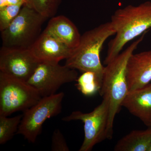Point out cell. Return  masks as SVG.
Returning <instances> with one entry per match:
<instances>
[{"label":"cell","instance_id":"6da1fadb","mask_svg":"<svg viewBox=\"0 0 151 151\" xmlns=\"http://www.w3.org/2000/svg\"><path fill=\"white\" fill-rule=\"evenodd\" d=\"M111 22L116 33L108 43L104 61L106 65L121 53L127 44L151 28V1L118 9L112 15Z\"/></svg>","mask_w":151,"mask_h":151},{"label":"cell","instance_id":"7a4b0ae2","mask_svg":"<svg viewBox=\"0 0 151 151\" xmlns=\"http://www.w3.org/2000/svg\"><path fill=\"white\" fill-rule=\"evenodd\" d=\"M145 33L132 42L105 67L100 93L101 96L108 98L109 103L106 134L108 139L113 138L115 117L120 111L122 103L129 92L127 78V63L143 40Z\"/></svg>","mask_w":151,"mask_h":151},{"label":"cell","instance_id":"3957f363","mask_svg":"<svg viewBox=\"0 0 151 151\" xmlns=\"http://www.w3.org/2000/svg\"><path fill=\"white\" fill-rule=\"evenodd\" d=\"M115 33L111 22L86 32L81 35L78 46L72 50L70 56L65 60V65L82 73L94 72L102 85L105 67L101 63L100 52L105 41Z\"/></svg>","mask_w":151,"mask_h":151},{"label":"cell","instance_id":"277c9868","mask_svg":"<svg viewBox=\"0 0 151 151\" xmlns=\"http://www.w3.org/2000/svg\"><path fill=\"white\" fill-rule=\"evenodd\" d=\"M46 18L24 4L17 16L1 32L2 45L12 48L30 49L40 36Z\"/></svg>","mask_w":151,"mask_h":151},{"label":"cell","instance_id":"5b68a950","mask_svg":"<svg viewBox=\"0 0 151 151\" xmlns=\"http://www.w3.org/2000/svg\"><path fill=\"white\" fill-rule=\"evenodd\" d=\"M42 97L27 81L0 72V116H8L17 111L24 112Z\"/></svg>","mask_w":151,"mask_h":151},{"label":"cell","instance_id":"8992f818","mask_svg":"<svg viewBox=\"0 0 151 151\" xmlns=\"http://www.w3.org/2000/svg\"><path fill=\"white\" fill-rule=\"evenodd\" d=\"M64 97L63 92L42 97L36 104L24 111L17 134H21L29 142H35L47 119L56 116L62 110Z\"/></svg>","mask_w":151,"mask_h":151},{"label":"cell","instance_id":"52a82bcc","mask_svg":"<svg viewBox=\"0 0 151 151\" xmlns=\"http://www.w3.org/2000/svg\"><path fill=\"white\" fill-rule=\"evenodd\" d=\"M78 78L76 69L58 62H41L27 82L44 97L56 94L60 86Z\"/></svg>","mask_w":151,"mask_h":151},{"label":"cell","instance_id":"ba28073f","mask_svg":"<svg viewBox=\"0 0 151 151\" xmlns=\"http://www.w3.org/2000/svg\"><path fill=\"white\" fill-rule=\"evenodd\" d=\"M109 103L103 97L100 105L89 113L74 111L62 119L64 122L80 120L84 124V138L79 151H90L94 146L107 139Z\"/></svg>","mask_w":151,"mask_h":151},{"label":"cell","instance_id":"9c48e42d","mask_svg":"<svg viewBox=\"0 0 151 151\" xmlns=\"http://www.w3.org/2000/svg\"><path fill=\"white\" fill-rule=\"evenodd\" d=\"M41 62L30 49L2 46L0 49V72L27 81Z\"/></svg>","mask_w":151,"mask_h":151},{"label":"cell","instance_id":"30bf717a","mask_svg":"<svg viewBox=\"0 0 151 151\" xmlns=\"http://www.w3.org/2000/svg\"><path fill=\"white\" fill-rule=\"evenodd\" d=\"M129 91L142 88L151 81V50L142 52L130 56L127 67Z\"/></svg>","mask_w":151,"mask_h":151},{"label":"cell","instance_id":"8fae6325","mask_svg":"<svg viewBox=\"0 0 151 151\" xmlns=\"http://www.w3.org/2000/svg\"><path fill=\"white\" fill-rule=\"evenodd\" d=\"M30 49L40 62L58 63L68 58L73 50L44 32Z\"/></svg>","mask_w":151,"mask_h":151},{"label":"cell","instance_id":"7c38bea8","mask_svg":"<svg viewBox=\"0 0 151 151\" xmlns=\"http://www.w3.org/2000/svg\"><path fill=\"white\" fill-rule=\"evenodd\" d=\"M122 105L147 127H151V83L129 91Z\"/></svg>","mask_w":151,"mask_h":151},{"label":"cell","instance_id":"4fadbf2b","mask_svg":"<svg viewBox=\"0 0 151 151\" xmlns=\"http://www.w3.org/2000/svg\"><path fill=\"white\" fill-rule=\"evenodd\" d=\"M43 32L72 49L78 46L81 39L76 26L63 15L52 17Z\"/></svg>","mask_w":151,"mask_h":151},{"label":"cell","instance_id":"5bb4252c","mask_svg":"<svg viewBox=\"0 0 151 151\" xmlns=\"http://www.w3.org/2000/svg\"><path fill=\"white\" fill-rule=\"evenodd\" d=\"M151 145V127L145 130H134L118 141L116 151H148Z\"/></svg>","mask_w":151,"mask_h":151},{"label":"cell","instance_id":"9a60e30c","mask_svg":"<svg viewBox=\"0 0 151 151\" xmlns=\"http://www.w3.org/2000/svg\"><path fill=\"white\" fill-rule=\"evenodd\" d=\"M23 115L8 118L0 116V145H4L10 140L17 132Z\"/></svg>","mask_w":151,"mask_h":151},{"label":"cell","instance_id":"2e32d148","mask_svg":"<svg viewBox=\"0 0 151 151\" xmlns=\"http://www.w3.org/2000/svg\"><path fill=\"white\" fill-rule=\"evenodd\" d=\"M76 81L78 89L86 96L93 95L100 90L102 86L96 73L92 71L83 72Z\"/></svg>","mask_w":151,"mask_h":151},{"label":"cell","instance_id":"e0dca14e","mask_svg":"<svg viewBox=\"0 0 151 151\" xmlns=\"http://www.w3.org/2000/svg\"><path fill=\"white\" fill-rule=\"evenodd\" d=\"M61 2V0H28L26 4L48 19L54 17Z\"/></svg>","mask_w":151,"mask_h":151},{"label":"cell","instance_id":"ac0fdd59","mask_svg":"<svg viewBox=\"0 0 151 151\" xmlns=\"http://www.w3.org/2000/svg\"><path fill=\"white\" fill-rule=\"evenodd\" d=\"M24 5H10L0 9V31L6 29L19 13Z\"/></svg>","mask_w":151,"mask_h":151},{"label":"cell","instance_id":"d6986e66","mask_svg":"<svg viewBox=\"0 0 151 151\" xmlns=\"http://www.w3.org/2000/svg\"><path fill=\"white\" fill-rule=\"evenodd\" d=\"M51 150L52 151H69L66 140L59 129L55 130L52 137Z\"/></svg>","mask_w":151,"mask_h":151},{"label":"cell","instance_id":"ffe728a7","mask_svg":"<svg viewBox=\"0 0 151 151\" xmlns=\"http://www.w3.org/2000/svg\"><path fill=\"white\" fill-rule=\"evenodd\" d=\"M28 0H7V6L10 5H24L27 4Z\"/></svg>","mask_w":151,"mask_h":151},{"label":"cell","instance_id":"44dd1931","mask_svg":"<svg viewBox=\"0 0 151 151\" xmlns=\"http://www.w3.org/2000/svg\"><path fill=\"white\" fill-rule=\"evenodd\" d=\"M7 0H0V9L7 6Z\"/></svg>","mask_w":151,"mask_h":151},{"label":"cell","instance_id":"7402d4cb","mask_svg":"<svg viewBox=\"0 0 151 151\" xmlns=\"http://www.w3.org/2000/svg\"><path fill=\"white\" fill-rule=\"evenodd\" d=\"M148 151H151V145L150 147V149H149Z\"/></svg>","mask_w":151,"mask_h":151}]
</instances>
